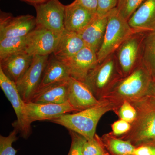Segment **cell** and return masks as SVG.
<instances>
[{
	"label": "cell",
	"instance_id": "cell-35",
	"mask_svg": "<svg viewBox=\"0 0 155 155\" xmlns=\"http://www.w3.org/2000/svg\"><path fill=\"white\" fill-rule=\"evenodd\" d=\"M153 150L154 155H155V147L153 146Z\"/></svg>",
	"mask_w": 155,
	"mask_h": 155
},
{
	"label": "cell",
	"instance_id": "cell-26",
	"mask_svg": "<svg viewBox=\"0 0 155 155\" xmlns=\"http://www.w3.org/2000/svg\"><path fill=\"white\" fill-rule=\"evenodd\" d=\"M105 152L104 145L96 134L92 139L86 140L82 147L83 155H103Z\"/></svg>",
	"mask_w": 155,
	"mask_h": 155
},
{
	"label": "cell",
	"instance_id": "cell-21",
	"mask_svg": "<svg viewBox=\"0 0 155 155\" xmlns=\"http://www.w3.org/2000/svg\"><path fill=\"white\" fill-rule=\"evenodd\" d=\"M70 77L68 66L51 54L49 58L41 82L37 91L53 84L68 81Z\"/></svg>",
	"mask_w": 155,
	"mask_h": 155
},
{
	"label": "cell",
	"instance_id": "cell-22",
	"mask_svg": "<svg viewBox=\"0 0 155 155\" xmlns=\"http://www.w3.org/2000/svg\"><path fill=\"white\" fill-rule=\"evenodd\" d=\"M142 64L155 78V30L148 31L145 36Z\"/></svg>",
	"mask_w": 155,
	"mask_h": 155
},
{
	"label": "cell",
	"instance_id": "cell-8",
	"mask_svg": "<svg viewBox=\"0 0 155 155\" xmlns=\"http://www.w3.org/2000/svg\"><path fill=\"white\" fill-rule=\"evenodd\" d=\"M36 11L37 25L61 34L65 30V7L59 0H49L34 6Z\"/></svg>",
	"mask_w": 155,
	"mask_h": 155
},
{
	"label": "cell",
	"instance_id": "cell-9",
	"mask_svg": "<svg viewBox=\"0 0 155 155\" xmlns=\"http://www.w3.org/2000/svg\"><path fill=\"white\" fill-rule=\"evenodd\" d=\"M50 56H33L30 67L16 83L19 94L25 103L31 101L37 91Z\"/></svg>",
	"mask_w": 155,
	"mask_h": 155
},
{
	"label": "cell",
	"instance_id": "cell-23",
	"mask_svg": "<svg viewBox=\"0 0 155 155\" xmlns=\"http://www.w3.org/2000/svg\"><path fill=\"white\" fill-rule=\"evenodd\" d=\"M28 35L0 40V60L18 53L25 52Z\"/></svg>",
	"mask_w": 155,
	"mask_h": 155
},
{
	"label": "cell",
	"instance_id": "cell-24",
	"mask_svg": "<svg viewBox=\"0 0 155 155\" xmlns=\"http://www.w3.org/2000/svg\"><path fill=\"white\" fill-rule=\"evenodd\" d=\"M101 139L104 146L114 155H133L136 147L130 141L120 138L110 134Z\"/></svg>",
	"mask_w": 155,
	"mask_h": 155
},
{
	"label": "cell",
	"instance_id": "cell-27",
	"mask_svg": "<svg viewBox=\"0 0 155 155\" xmlns=\"http://www.w3.org/2000/svg\"><path fill=\"white\" fill-rule=\"evenodd\" d=\"M19 132L15 128L8 136H0V155H16L17 150L13 147V143L18 139L17 134Z\"/></svg>",
	"mask_w": 155,
	"mask_h": 155
},
{
	"label": "cell",
	"instance_id": "cell-28",
	"mask_svg": "<svg viewBox=\"0 0 155 155\" xmlns=\"http://www.w3.org/2000/svg\"><path fill=\"white\" fill-rule=\"evenodd\" d=\"M120 119L131 124L135 120L137 112L135 107L128 101H123L116 112Z\"/></svg>",
	"mask_w": 155,
	"mask_h": 155
},
{
	"label": "cell",
	"instance_id": "cell-4",
	"mask_svg": "<svg viewBox=\"0 0 155 155\" xmlns=\"http://www.w3.org/2000/svg\"><path fill=\"white\" fill-rule=\"evenodd\" d=\"M107 16V24L102 44L97 54L98 63L114 54L125 40L138 31L130 27L128 21L119 14L116 8L110 11Z\"/></svg>",
	"mask_w": 155,
	"mask_h": 155
},
{
	"label": "cell",
	"instance_id": "cell-36",
	"mask_svg": "<svg viewBox=\"0 0 155 155\" xmlns=\"http://www.w3.org/2000/svg\"><path fill=\"white\" fill-rule=\"evenodd\" d=\"M103 155H110V153H108L107 152H105L104 154Z\"/></svg>",
	"mask_w": 155,
	"mask_h": 155
},
{
	"label": "cell",
	"instance_id": "cell-2",
	"mask_svg": "<svg viewBox=\"0 0 155 155\" xmlns=\"http://www.w3.org/2000/svg\"><path fill=\"white\" fill-rule=\"evenodd\" d=\"M155 78L141 64L129 75L121 78L101 100L113 103L116 112L124 101L132 102L148 94Z\"/></svg>",
	"mask_w": 155,
	"mask_h": 155
},
{
	"label": "cell",
	"instance_id": "cell-3",
	"mask_svg": "<svg viewBox=\"0 0 155 155\" xmlns=\"http://www.w3.org/2000/svg\"><path fill=\"white\" fill-rule=\"evenodd\" d=\"M115 110L113 103L101 100L99 104L91 107L75 114H64L50 121L62 125L89 140L95 135L97 125L101 118L107 112Z\"/></svg>",
	"mask_w": 155,
	"mask_h": 155
},
{
	"label": "cell",
	"instance_id": "cell-20",
	"mask_svg": "<svg viewBox=\"0 0 155 155\" xmlns=\"http://www.w3.org/2000/svg\"><path fill=\"white\" fill-rule=\"evenodd\" d=\"M131 28L142 31L155 30V0H146L128 21Z\"/></svg>",
	"mask_w": 155,
	"mask_h": 155
},
{
	"label": "cell",
	"instance_id": "cell-17",
	"mask_svg": "<svg viewBox=\"0 0 155 155\" xmlns=\"http://www.w3.org/2000/svg\"><path fill=\"white\" fill-rule=\"evenodd\" d=\"M107 22V14L104 16L96 14L87 26L78 33L85 46L97 54L102 44Z\"/></svg>",
	"mask_w": 155,
	"mask_h": 155
},
{
	"label": "cell",
	"instance_id": "cell-11",
	"mask_svg": "<svg viewBox=\"0 0 155 155\" xmlns=\"http://www.w3.org/2000/svg\"><path fill=\"white\" fill-rule=\"evenodd\" d=\"M37 26L36 17L30 14L14 17L1 11L0 40L28 35Z\"/></svg>",
	"mask_w": 155,
	"mask_h": 155
},
{
	"label": "cell",
	"instance_id": "cell-25",
	"mask_svg": "<svg viewBox=\"0 0 155 155\" xmlns=\"http://www.w3.org/2000/svg\"><path fill=\"white\" fill-rule=\"evenodd\" d=\"M146 0H118L116 8L124 19L128 21L137 9Z\"/></svg>",
	"mask_w": 155,
	"mask_h": 155
},
{
	"label": "cell",
	"instance_id": "cell-16",
	"mask_svg": "<svg viewBox=\"0 0 155 155\" xmlns=\"http://www.w3.org/2000/svg\"><path fill=\"white\" fill-rule=\"evenodd\" d=\"M33 58L24 52L15 54L0 60V69L16 84L28 70Z\"/></svg>",
	"mask_w": 155,
	"mask_h": 155
},
{
	"label": "cell",
	"instance_id": "cell-31",
	"mask_svg": "<svg viewBox=\"0 0 155 155\" xmlns=\"http://www.w3.org/2000/svg\"><path fill=\"white\" fill-rule=\"evenodd\" d=\"M131 128V124L120 119L114 122L112 125V133L115 136H120L127 133Z\"/></svg>",
	"mask_w": 155,
	"mask_h": 155
},
{
	"label": "cell",
	"instance_id": "cell-34",
	"mask_svg": "<svg viewBox=\"0 0 155 155\" xmlns=\"http://www.w3.org/2000/svg\"><path fill=\"white\" fill-rule=\"evenodd\" d=\"M22 2H25L29 4V5H31L34 6L36 5H39V4H42L48 2L49 0H20Z\"/></svg>",
	"mask_w": 155,
	"mask_h": 155
},
{
	"label": "cell",
	"instance_id": "cell-6",
	"mask_svg": "<svg viewBox=\"0 0 155 155\" xmlns=\"http://www.w3.org/2000/svg\"><path fill=\"white\" fill-rule=\"evenodd\" d=\"M147 32L136 31L125 40L114 53L122 77L129 75L142 64L143 45Z\"/></svg>",
	"mask_w": 155,
	"mask_h": 155
},
{
	"label": "cell",
	"instance_id": "cell-18",
	"mask_svg": "<svg viewBox=\"0 0 155 155\" xmlns=\"http://www.w3.org/2000/svg\"><path fill=\"white\" fill-rule=\"evenodd\" d=\"M85 46L84 42L78 33L65 29L61 34L53 54L58 60L65 64Z\"/></svg>",
	"mask_w": 155,
	"mask_h": 155
},
{
	"label": "cell",
	"instance_id": "cell-10",
	"mask_svg": "<svg viewBox=\"0 0 155 155\" xmlns=\"http://www.w3.org/2000/svg\"><path fill=\"white\" fill-rule=\"evenodd\" d=\"M61 34L37 25L28 34L25 53L32 56L50 55L54 51Z\"/></svg>",
	"mask_w": 155,
	"mask_h": 155
},
{
	"label": "cell",
	"instance_id": "cell-12",
	"mask_svg": "<svg viewBox=\"0 0 155 155\" xmlns=\"http://www.w3.org/2000/svg\"><path fill=\"white\" fill-rule=\"evenodd\" d=\"M26 116L31 124L36 121L50 120L64 114L76 112L69 103L61 104H36L29 102L25 103Z\"/></svg>",
	"mask_w": 155,
	"mask_h": 155
},
{
	"label": "cell",
	"instance_id": "cell-33",
	"mask_svg": "<svg viewBox=\"0 0 155 155\" xmlns=\"http://www.w3.org/2000/svg\"><path fill=\"white\" fill-rule=\"evenodd\" d=\"M133 155H154L153 147L149 145H141L136 147Z\"/></svg>",
	"mask_w": 155,
	"mask_h": 155
},
{
	"label": "cell",
	"instance_id": "cell-5",
	"mask_svg": "<svg viewBox=\"0 0 155 155\" xmlns=\"http://www.w3.org/2000/svg\"><path fill=\"white\" fill-rule=\"evenodd\" d=\"M122 77L113 54L97 64L89 72L84 83L100 100Z\"/></svg>",
	"mask_w": 155,
	"mask_h": 155
},
{
	"label": "cell",
	"instance_id": "cell-7",
	"mask_svg": "<svg viewBox=\"0 0 155 155\" xmlns=\"http://www.w3.org/2000/svg\"><path fill=\"white\" fill-rule=\"evenodd\" d=\"M0 87L11 102L17 116V121L12 124L23 138H27L31 133V124L26 116L25 103L19 94L16 84L9 79L0 69Z\"/></svg>",
	"mask_w": 155,
	"mask_h": 155
},
{
	"label": "cell",
	"instance_id": "cell-14",
	"mask_svg": "<svg viewBox=\"0 0 155 155\" xmlns=\"http://www.w3.org/2000/svg\"><path fill=\"white\" fill-rule=\"evenodd\" d=\"M69 82L68 101L76 112L83 110L99 104L91 90L83 82L70 77Z\"/></svg>",
	"mask_w": 155,
	"mask_h": 155
},
{
	"label": "cell",
	"instance_id": "cell-30",
	"mask_svg": "<svg viewBox=\"0 0 155 155\" xmlns=\"http://www.w3.org/2000/svg\"><path fill=\"white\" fill-rule=\"evenodd\" d=\"M118 0H98L96 14L99 16H106L116 8Z\"/></svg>",
	"mask_w": 155,
	"mask_h": 155
},
{
	"label": "cell",
	"instance_id": "cell-13",
	"mask_svg": "<svg viewBox=\"0 0 155 155\" xmlns=\"http://www.w3.org/2000/svg\"><path fill=\"white\" fill-rule=\"evenodd\" d=\"M98 64L97 53L87 46L65 63L69 67L71 77L83 82Z\"/></svg>",
	"mask_w": 155,
	"mask_h": 155
},
{
	"label": "cell",
	"instance_id": "cell-1",
	"mask_svg": "<svg viewBox=\"0 0 155 155\" xmlns=\"http://www.w3.org/2000/svg\"><path fill=\"white\" fill-rule=\"evenodd\" d=\"M130 103L137 115L131 123L130 130L120 138L130 141L135 147L150 145L155 142V80L148 94Z\"/></svg>",
	"mask_w": 155,
	"mask_h": 155
},
{
	"label": "cell",
	"instance_id": "cell-37",
	"mask_svg": "<svg viewBox=\"0 0 155 155\" xmlns=\"http://www.w3.org/2000/svg\"><path fill=\"white\" fill-rule=\"evenodd\" d=\"M150 146H155V142L153 143L152 144H151L150 145Z\"/></svg>",
	"mask_w": 155,
	"mask_h": 155
},
{
	"label": "cell",
	"instance_id": "cell-29",
	"mask_svg": "<svg viewBox=\"0 0 155 155\" xmlns=\"http://www.w3.org/2000/svg\"><path fill=\"white\" fill-rule=\"evenodd\" d=\"M69 131L71 137V144L68 155H83L82 147L86 139L74 131Z\"/></svg>",
	"mask_w": 155,
	"mask_h": 155
},
{
	"label": "cell",
	"instance_id": "cell-15",
	"mask_svg": "<svg viewBox=\"0 0 155 155\" xmlns=\"http://www.w3.org/2000/svg\"><path fill=\"white\" fill-rule=\"evenodd\" d=\"M96 15L74 1L65 7V29L79 33L91 22Z\"/></svg>",
	"mask_w": 155,
	"mask_h": 155
},
{
	"label": "cell",
	"instance_id": "cell-32",
	"mask_svg": "<svg viewBox=\"0 0 155 155\" xmlns=\"http://www.w3.org/2000/svg\"><path fill=\"white\" fill-rule=\"evenodd\" d=\"M80 5L90 11L93 14H96L98 0H74Z\"/></svg>",
	"mask_w": 155,
	"mask_h": 155
},
{
	"label": "cell",
	"instance_id": "cell-19",
	"mask_svg": "<svg viewBox=\"0 0 155 155\" xmlns=\"http://www.w3.org/2000/svg\"><path fill=\"white\" fill-rule=\"evenodd\" d=\"M68 80L53 84L38 91L34 95L30 102L36 104H54L67 102L69 99Z\"/></svg>",
	"mask_w": 155,
	"mask_h": 155
}]
</instances>
